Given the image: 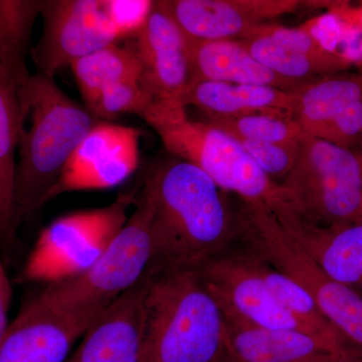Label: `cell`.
Returning a JSON list of instances; mask_svg holds the SVG:
<instances>
[{
  "label": "cell",
  "mask_w": 362,
  "mask_h": 362,
  "mask_svg": "<svg viewBox=\"0 0 362 362\" xmlns=\"http://www.w3.org/2000/svg\"><path fill=\"white\" fill-rule=\"evenodd\" d=\"M257 61L281 77L309 82L335 75L354 61L328 49L306 28L268 23L240 40Z\"/></svg>",
  "instance_id": "4fadbf2b"
},
{
  "label": "cell",
  "mask_w": 362,
  "mask_h": 362,
  "mask_svg": "<svg viewBox=\"0 0 362 362\" xmlns=\"http://www.w3.org/2000/svg\"><path fill=\"white\" fill-rule=\"evenodd\" d=\"M280 185L293 209L314 225L361 221L362 156L351 149L305 134Z\"/></svg>",
  "instance_id": "8992f818"
},
{
  "label": "cell",
  "mask_w": 362,
  "mask_h": 362,
  "mask_svg": "<svg viewBox=\"0 0 362 362\" xmlns=\"http://www.w3.org/2000/svg\"><path fill=\"white\" fill-rule=\"evenodd\" d=\"M137 199L124 192L101 209L62 216L40 233L23 270L28 282H61L77 277L101 258L128 221Z\"/></svg>",
  "instance_id": "52a82bcc"
},
{
  "label": "cell",
  "mask_w": 362,
  "mask_h": 362,
  "mask_svg": "<svg viewBox=\"0 0 362 362\" xmlns=\"http://www.w3.org/2000/svg\"><path fill=\"white\" fill-rule=\"evenodd\" d=\"M154 4L151 0H103L105 11L120 40L136 37L141 32Z\"/></svg>",
  "instance_id": "4316f807"
},
{
  "label": "cell",
  "mask_w": 362,
  "mask_h": 362,
  "mask_svg": "<svg viewBox=\"0 0 362 362\" xmlns=\"http://www.w3.org/2000/svg\"><path fill=\"white\" fill-rule=\"evenodd\" d=\"M317 362H362V354L339 349L328 354Z\"/></svg>",
  "instance_id": "f546056e"
},
{
  "label": "cell",
  "mask_w": 362,
  "mask_h": 362,
  "mask_svg": "<svg viewBox=\"0 0 362 362\" xmlns=\"http://www.w3.org/2000/svg\"><path fill=\"white\" fill-rule=\"evenodd\" d=\"M16 93L14 211L18 226L49 202L71 154L101 120L71 99L54 78L42 74L16 78Z\"/></svg>",
  "instance_id": "7a4b0ae2"
},
{
  "label": "cell",
  "mask_w": 362,
  "mask_h": 362,
  "mask_svg": "<svg viewBox=\"0 0 362 362\" xmlns=\"http://www.w3.org/2000/svg\"><path fill=\"white\" fill-rule=\"evenodd\" d=\"M292 119L307 135L320 139L328 125L347 106L362 101V76L331 75L295 90Z\"/></svg>",
  "instance_id": "ffe728a7"
},
{
  "label": "cell",
  "mask_w": 362,
  "mask_h": 362,
  "mask_svg": "<svg viewBox=\"0 0 362 362\" xmlns=\"http://www.w3.org/2000/svg\"><path fill=\"white\" fill-rule=\"evenodd\" d=\"M183 33L194 40H242L306 4L298 0H164Z\"/></svg>",
  "instance_id": "8fae6325"
},
{
  "label": "cell",
  "mask_w": 362,
  "mask_h": 362,
  "mask_svg": "<svg viewBox=\"0 0 362 362\" xmlns=\"http://www.w3.org/2000/svg\"><path fill=\"white\" fill-rule=\"evenodd\" d=\"M139 117L153 128L171 156L202 169L226 192L270 209L289 204L281 185L257 165L235 137L190 118L180 101L154 100Z\"/></svg>",
  "instance_id": "277c9868"
},
{
  "label": "cell",
  "mask_w": 362,
  "mask_h": 362,
  "mask_svg": "<svg viewBox=\"0 0 362 362\" xmlns=\"http://www.w3.org/2000/svg\"><path fill=\"white\" fill-rule=\"evenodd\" d=\"M144 278L90 324L65 362H143Z\"/></svg>",
  "instance_id": "9a60e30c"
},
{
  "label": "cell",
  "mask_w": 362,
  "mask_h": 362,
  "mask_svg": "<svg viewBox=\"0 0 362 362\" xmlns=\"http://www.w3.org/2000/svg\"><path fill=\"white\" fill-rule=\"evenodd\" d=\"M206 122L235 138L298 147L306 133L291 118L275 114L238 117L206 116Z\"/></svg>",
  "instance_id": "cb8c5ba5"
},
{
  "label": "cell",
  "mask_w": 362,
  "mask_h": 362,
  "mask_svg": "<svg viewBox=\"0 0 362 362\" xmlns=\"http://www.w3.org/2000/svg\"><path fill=\"white\" fill-rule=\"evenodd\" d=\"M154 100L156 97L140 78L107 88L87 109L99 120H111L124 114L139 116Z\"/></svg>",
  "instance_id": "d4e9b609"
},
{
  "label": "cell",
  "mask_w": 362,
  "mask_h": 362,
  "mask_svg": "<svg viewBox=\"0 0 362 362\" xmlns=\"http://www.w3.org/2000/svg\"><path fill=\"white\" fill-rule=\"evenodd\" d=\"M228 356L237 362H317L339 350L301 330L270 329L226 318Z\"/></svg>",
  "instance_id": "e0dca14e"
},
{
  "label": "cell",
  "mask_w": 362,
  "mask_h": 362,
  "mask_svg": "<svg viewBox=\"0 0 362 362\" xmlns=\"http://www.w3.org/2000/svg\"><path fill=\"white\" fill-rule=\"evenodd\" d=\"M40 16L42 35L30 54L37 73L47 77L120 40L103 0H42Z\"/></svg>",
  "instance_id": "ba28073f"
},
{
  "label": "cell",
  "mask_w": 362,
  "mask_h": 362,
  "mask_svg": "<svg viewBox=\"0 0 362 362\" xmlns=\"http://www.w3.org/2000/svg\"><path fill=\"white\" fill-rule=\"evenodd\" d=\"M78 90L89 107L105 89L125 81L142 78V66L132 45L103 47L71 66Z\"/></svg>",
  "instance_id": "7402d4cb"
},
{
  "label": "cell",
  "mask_w": 362,
  "mask_h": 362,
  "mask_svg": "<svg viewBox=\"0 0 362 362\" xmlns=\"http://www.w3.org/2000/svg\"><path fill=\"white\" fill-rule=\"evenodd\" d=\"M361 139H362V137H361Z\"/></svg>",
  "instance_id": "836d02e7"
},
{
  "label": "cell",
  "mask_w": 362,
  "mask_h": 362,
  "mask_svg": "<svg viewBox=\"0 0 362 362\" xmlns=\"http://www.w3.org/2000/svg\"><path fill=\"white\" fill-rule=\"evenodd\" d=\"M189 44L197 82L266 86L286 90L299 89L308 83L281 77L257 61L240 40L189 39Z\"/></svg>",
  "instance_id": "ac0fdd59"
},
{
  "label": "cell",
  "mask_w": 362,
  "mask_h": 362,
  "mask_svg": "<svg viewBox=\"0 0 362 362\" xmlns=\"http://www.w3.org/2000/svg\"><path fill=\"white\" fill-rule=\"evenodd\" d=\"M361 137L362 101H358L347 106L328 125L320 139L350 149V146Z\"/></svg>",
  "instance_id": "83f0119b"
},
{
  "label": "cell",
  "mask_w": 362,
  "mask_h": 362,
  "mask_svg": "<svg viewBox=\"0 0 362 362\" xmlns=\"http://www.w3.org/2000/svg\"><path fill=\"white\" fill-rule=\"evenodd\" d=\"M295 90L266 86L197 81L183 96L181 103L185 107H197L204 116L275 114L292 118L296 101Z\"/></svg>",
  "instance_id": "d6986e66"
},
{
  "label": "cell",
  "mask_w": 362,
  "mask_h": 362,
  "mask_svg": "<svg viewBox=\"0 0 362 362\" xmlns=\"http://www.w3.org/2000/svg\"><path fill=\"white\" fill-rule=\"evenodd\" d=\"M152 206L142 194L136 209L106 251L77 277L47 285L37 298L54 311L94 321L144 278L153 259Z\"/></svg>",
  "instance_id": "5b68a950"
},
{
  "label": "cell",
  "mask_w": 362,
  "mask_h": 362,
  "mask_svg": "<svg viewBox=\"0 0 362 362\" xmlns=\"http://www.w3.org/2000/svg\"><path fill=\"white\" fill-rule=\"evenodd\" d=\"M93 322L54 311L35 297L11 321L0 362H65Z\"/></svg>",
  "instance_id": "5bb4252c"
},
{
  "label": "cell",
  "mask_w": 362,
  "mask_h": 362,
  "mask_svg": "<svg viewBox=\"0 0 362 362\" xmlns=\"http://www.w3.org/2000/svg\"><path fill=\"white\" fill-rule=\"evenodd\" d=\"M197 272L226 318L262 328L307 332L272 294L247 247H232Z\"/></svg>",
  "instance_id": "9c48e42d"
},
{
  "label": "cell",
  "mask_w": 362,
  "mask_h": 362,
  "mask_svg": "<svg viewBox=\"0 0 362 362\" xmlns=\"http://www.w3.org/2000/svg\"><path fill=\"white\" fill-rule=\"evenodd\" d=\"M221 362H237V361H235V359H233L232 357L226 356L225 357V358H223V361Z\"/></svg>",
  "instance_id": "4dcf8cb0"
},
{
  "label": "cell",
  "mask_w": 362,
  "mask_h": 362,
  "mask_svg": "<svg viewBox=\"0 0 362 362\" xmlns=\"http://www.w3.org/2000/svg\"><path fill=\"white\" fill-rule=\"evenodd\" d=\"M11 300H13V286L11 284L6 269L0 263V343L8 330L9 311H11Z\"/></svg>",
  "instance_id": "f1b7e54d"
},
{
  "label": "cell",
  "mask_w": 362,
  "mask_h": 362,
  "mask_svg": "<svg viewBox=\"0 0 362 362\" xmlns=\"http://www.w3.org/2000/svg\"><path fill=\"white\" fill-rule=\"evenodd\" d=\"M361 221H362V204H361Z\"/></svg>",
  "instance_id": "d6a6232c"
},
{
  "label": "cell",
  "mask_w": 362,
  "mask_h": 362,
  "mask_svg": "<svg viewBox=\"0 0 362 362\" xmlns=\"http://www.w3.org/2000/svg\"><path fill=\"white\" fill-rule=\"evenodd\" d=\"M257 269L274 297L289 312L307 332L341 349L334 327L323 315L318 305L306 290L284 272L251 251Z\"/></svg>",
  "instance_id": "603a6c76"
},
{
  "label": "cell",
  "mask_w": 362,
  "mask_h": 362,
  "mask_svg": "<svg viewBox=\"0 0 362 362\" xmlns=\"http://www.w3.org/2000/svg\"><path fill=\"white\" fill-rule=\"evenodd\" d=\"M246 150L252 160L256 162L272 180L280 185L291 170L296 161L299 146L291 147L274 143L252 141L235 138ZM301 144V143H300Z\"/></svg>",
  "instance_id": "484cf974"
},
{
  "label": "cell",
  "mask_w": 362,
  "mask_h": 362,
  "mask_svg": "<svg viewBox=\"0 0 362 362\" xmlns=\"http://www.w3.org/2000/svg\"><path fill=\"white\" fill-rule=\"evenodd\" d=\"M272 211L326 275L362 297V221L320 226L305 220L291 206Z\"/></svg>",
  "instance_id": "2e32d148"
},
{
  "label": "cell",
  "mask_w": 362,
  "mask_h": 362,
  "mask_svg": "<svg viewBox=\"0 0 362 362\" xmlns=\"http://www.w3.org/2000/svg\"><path fill=\"white\" fill-rule=\"evenodd\" d=\"M361 28H362V11H361Z\"/></svg>",
  "instance_id": "1f68e13d"
},
{
  "label": "cell",
  "mask_w": 362,
  "mask_h": 362,
  "mask_svg": "<svg viewBox=\"0 0 362 362\" xmlns=\"http://www.w3.org/2000/svg\"><path fill=\"white\" fill-rule=\"evenodd\" d=\"M143 362H221L225 316L194 270L145 275Z\"/></svg>",
  "instance_id": "3957f363"
},
{
  "label": "cell",
  "mask_w": 362,
  "mask_h": 362,
  "mask_svg": "<svg viewBox=\"0 0 362 362\" xmlns=\"http://www.w3.org/2000/svg\"><path fill=\"white\" fill-rule=\"evenodd\" d=\"M18 100L16 75L0 66V242L16 230L14 182L18 148Z\"/></svg>",
  "instance_id": "44dd1931"
},
{
  "label": "cell",
  "mask_w": 362,
  "mask_h": 362,
  "mask_svg": "<svg viewBox=\"0 0 362 362\" xmlns=\"http://www.w3.org/2000/svg\"><path fill=\"white\" fill-rule=\"evenodd\" d=\"M140 138L138 128L100 121L71 154L49 201L64 192L105 189L128 180L139 164Z\"/></svg>",
  "instance_id": "30bf717a"
},
{
  "label": "cell",
  "mask_w": 362,
  "mask_h": 362,
  "mask_svg": "<svg viewBox=\"0 0 362 362\" xmlns=\"http://www.w3.org/2000/svg\"><path fill=\"white\" fill-rule=\"evenodd\" d=\"M133 49L142 66V80L156 99L180 101L195 80L189 39L156 1Z\"/></svg>",
  "instance_id": "7c38bea8"
},
{
  "label": "cell",
  "mask_w": 362,
  "mask_h": 362,
  "mask_svg": "<svg viewBox=\"0 0 362 362\" xmlns=\"http://www.w3.org/2000/svg\"><path fill=\"white\" fill-rule=\"evenodd\" d=\"M143 192L152 206L153 259L147 273L197 271L232 249L240 235V214L233 213L226 192L194 164L161 162Z\"/></svg>",
  "instance_id": "6da1fadb"
}]
</instances>
